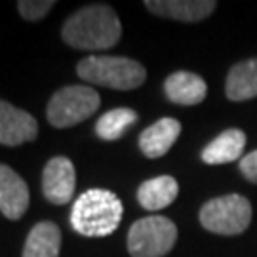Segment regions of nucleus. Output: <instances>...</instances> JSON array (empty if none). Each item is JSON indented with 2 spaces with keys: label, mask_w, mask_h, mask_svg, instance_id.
<instances>
[{
  "label": "nucleus",
  "mask_w": 257,
  "mask_h": 257,
  "mask_svg": "<svg viewBox=\"0 0 257 257\" xmlns=\"http://www.w3.org/2000/svg\"><path fill=\"white\" fill-rule=\"evenodd\" d=\"M61 37L65 44L76 50L101 52L118 44L122 25L116 12L109 4H90L74 12L65 21Z\"/></svg>",
  "instance_id": "1"
},
{
  "label": "nucleus",
  "mask_w": 257,
  "mask_h": 257,
  "mask_svg": "<svg viewBox=\"0 0 257 257\" xmlns=\"http://www.w3.org/2000/svg\"><path fill=\"white\" fill-rule=\"evenodd\" d=\"M124 206L114 193L107 189H90L73 204L71 227L80 236L103 238L118 229Z\"/></svg>",
  "instance_id": "2"
},
{
  "label": "nucleus",
  "mask_w": 257,
  "mask_h": 257,
  "mask_svg": "<svg viewBox=\"0 0 257 257\" xmlns=\"http://www.w3.org/2000/svg\"><path fill=\"white\" fill-rule=\"evenodd\" d=\"M76 74L84 82L122 92L136 90L147 78V71L139 61L116 55H90L76 65Z\"/></svg>",
  "instance_id": "3"
},
{
  "label": "nucleus",
  "mask_w": 257,
  "mask_h": 257,
  "mask_svg": "<svg viewBox=\"0 0 257 257\" xmlns=\"http://www.w3.org/2000/svg\"><path fill=\"white\" fill-rule=\"evenodd\" d=\"M99 93L92 86H65L48 103V122L57 130L76 126L99 109Z\"/></svg>",
  "instance_id": "4"
},
{
  "label": "nucleus",
  "mask_w": 257,
  "mask_h": 257,
  "mask_svg": "<svg viewBox=\"0 0 257 257\" xmlns=\"http://www.w3.org/2000/svg\"><path fill=\"white\" fill-rule=\"evenodd\" d=\"M177 240V227L172 219L151 215L138 219L128 232V251L132 257H164Z\"/></svg>",
  "instance_id": "5"
},
{
  "label": "nucleus",
  "mask_w": 257,
  "mask_h": 257,
  "mask_svg": "<svg viewBox=\"0 0 257 257\" xmlns=\"http://www.w3.org/2000/svg\"><path fill=\"white\" fill-rule=\"evenodd\" d=\"M251 221V204L242 194H227L206 202L200 210V223L206 230L234 236L248 229Z\"/></svg>",
  "instance_id": "6"
},
{
  "label": "nucleus",
  "mask_w": 257,
  "mask_h": 257,
  "mask_svg": "<svg viewBox=\"0 0 257 257\" xmlns=\"http://www.w3.org/2000/svg\"><path fill=\"white\" fill-rule=\"evenodd\" d=\"M76 187V172L67 156H54L42 172V193L48 202L61 206L71 202Z\"/></svg>",
  "instance_id": "7"
},
{
  "label": "nucleus",
  "mask_w": 257,
  "mask_h": 257,
  "mask_svg": "<svg viewBox=\"0 0 257 257\" xmlns=\"http://www.w3.org/2000/svg\"><path fill=\"white\" fill-rule=\"evenodd\" d=\"M37 134L38 124L33 114L0 99V145L18 147L33 141Z\"/></svg>",
  "instance_id": "8"
},
{
  "label": "nucleus",
  "mask_w": 257,
  "mask_h": 257,
  "mask_svg": "<svg viewBox=\"0 0 257 257\" xmlns=\"http://www.w3.org/2000/svg\"><path fill=\"white\" fill-rule=\"evenodd\" d=\"M29 208V187L10 166L0 164V211L10 221H18Z\"/></svg>",
  "instance_id": "9"
},
{
  "label": "nucleus",
  "mask_w": 257,
  "mask_h": 257,
  "mask_svg": "<svg viewBox=\"0 0 257 257\" xmlns=\"http://www.w3.org/2000/svg\"><path fill=\"white\" fill-rule=\"evenodd\" d=\"M213 0H147L145 8L160 18L185 21V23H196L202 21L215 10Z\"/></svg>",
  "instance_id": "10"
},
{
  "label": "nucleus",
  "mask_w": 257,
  "mask_h": 257,
  "mask_svg": "<svg viewBox=\"0 0 257 257\" xmlns=\"http://www.w3.org/2000/svg\"><path fill=\"white\" fill-rule=\"evenodd\" d=\"M181 134V124L175 118H160L153 126L141 132L139 136V149L147 158H160L164 156Z\"/></svg>",
  "instance_id": "11"
},
{
  "label": "nucleus",
  "mask_w": 257,
  "mask_h": 257,
  "mask_svg": "<svg viewBox=\"0 0 257 257\" xmlns=\"http://www.w3.org/2000/svg\"><path fill=\"white\" fill-rule=\"evenodd\" d=\"M166 97L177 105H198L206 99V82L202 76L189 71L172 73L164 82Z\"/></svg>",
  "instance_id": "12"
},
{
  "label": "nucleus",
  "mask_w": 257,
  "mask_h": 257,
  "mask_svg": "<svg viewBox=\"0 0 257 257\" xmlns=\"http://www.w3.org/2000/svg\"><path fill=\"white\" fill-rule=\"evenodd\" d=\"M246 147V136L242 130H225L217 138L210 141L202 151V160L206 164H229L238 160Z\"/></svg>",
  "instance_id": "13"
},
{
  "label": "nucleus",
  "mask_w": 257,
  "mask_h": 257,
  "mask_svg": "<svg viewBox=\"0 0 257 257\" xmlns=\"http://www.w3.org/2000/svg\"><path fill=\"white\" fill-rule=\"evenodd\" d=\"M177 193H179V185L172 175H158L141 183L138 189V202L145 210L156 211L168 208L177 198Z\"/></svg>",
  "instance_id": "14"
},
{
  "label": "nucleus",
  "mask_w": 257,
  "mask_h": 257,
  "mask_svg": "<svg viewBox=\"0 0 257 257\" xmlns=\"http://www.w3.org/2000/svg\"><path fill=\"white\" fill-rule=\"evenodd\" d=\"M61 230L52 221H40L29 232L23 257H59Z\"/></svg>",
  "instance_id": "15"
},
{
  "label": "nucleus",
  "mask_w": 257,
  "mask_h": 257,
  "mask_svg": "<svg viewBox=\"0 0 257 257\" xmlns=\"http://www.w3.org/2000/svg\"><path fill=\"white\" fill-rule=\"evenodd\" d=\"M225 92L230 101H248L257 97V57L240 61L230 69Z\"/></svg>",
  "instance_id": "16"
},
{
  "label": "nucleus",
  "mask_w": 257,
  "mask_h": 257,
  "mask_svg": "<svg viewBox=\"0 0 257 257\" xmlns=\"http://www.w3.org/2000/svg\"><path fill=\"white\" fill-rule=\"evenodd\" d=\"M138 122V112L128 107L107 110L95 124V134L105 141H116Z\"/></svg>",
  "instance_id": "17"
},
{
  "label": "nucleus",
  "mask_w": 257,
  "mask_h": 257,
  "mask_svg": "<svg viewBox=\"0 0 257 257\" xmlns=\"http://www.w3.org/2000/svg\"><path fill=\"white\" fill-rule=\"evenodd\" d=\"M55 6L54 0H19L18 10L27 21H38Z\"/></svg>",
  "instance_id": "18"
},
{
  "label": "nucleus",
  "mask_w": 257,
  "mask_h": 257,
  "mask_svg": "<svg viewBox=\"0 0 257 257\" xmlns=\"http://www.w3.org/2000/svg\"><path fill=\"white\" fill-rule=\"evenodd\" d=\"M240 172H242V175L248 181L257 185V151L242 156V160H240Z\"/></svg>",
  "instance_id": "19"
}]
</instances>
